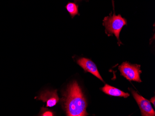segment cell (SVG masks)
I'll return each mask as SVG.
<instances>
[{"mask_svg": "<svg viewBox=\"0 0 155 116\" xmlns=\"http://www.w3.org/2000/svg\"><path fill=\"white\" fill-rule=\"evenodd\" d=\"M67 116H84L87 113V102L81 87L74 81L68 86L63 99Z\"/></svg>", "mask_w": 155, "mask_h": 116, "instance_id": "cell-1", "label": "cell"}, {"mask_svg": "<svg viewBox=\"0 0 155 116\" xmlns=\"http://www.w3.org/2000/svg\"><path fill=\"white\" fill-rule=\"evenodd\" d=\"M127 24V21L120 14L114 15L105 17L103 20V25L105 27V33L108 36L114 34L118 41V44H121L119 39V34L123 27Z\"/></svg>", "mask_w": 155, "mask_h": 116, "instance_id": "cell-2", "label": "cell"}, {"mask_svg": "<svg viewBox=\"0 0 155 116\" xmlns=\"http://www.w3.org/2000/svg\"><path fill=\"white\" fill-rule=\"evenodd\" d=\"M121 75L123 76L129 81H137L141 83L140 74L142 71L140 70V65L138 64H131L128 62H124L118 67Z\"/></svg>", "mask_w": 155, "mask_h": 116, "instance_id": "cell-3", "label": "cell"}, {"mask_svg": "<svg viewBox=\"0 0 155 116\" xmlns=\"http://www.w3.org/2000/svg\"><path fill=\"white\" fill-rule=\"evenodd\" d=\"M133 95V97L135 99L137 104L140 108L142 116H155V111L152 108L150 101L147 100L142 96L138 94L136 92L133 90L130 89Z\"/></svg>", "mask_w": 155, "mask_h": 116, "instance_id": "cell-4", "label": "cell"}, {"mask_svg": "<svg viewBox=\"0 0 155 116\" xmlns=\"http://www.w3.org/2000/svg\"><path fill=\"white\" fill-rule=\"evenodd\" d=\"M77 64L82 67L85 72L92 74L103 82H104L98 72L96 65L91 60L86 58H81L77 61Z\"/></svg>", "mask_w": 155, "mask_h": 116, "instance_id": "cell-5", "label": "cell"}, {"mask_svg": "<svg viewBox=\"0 0 155 116\" xmlns=\"http://www.w3.org/2000/svg\"><path fill=\"white\" fill-rule=\"evenodd\" d=\"M38 99L46 102V106L49 107L54 106L59 101L57 90L46 91L41 92Z\"/></svg>", "mask_w": 155, "mask_h": 116, "instance_id": "cell-6", "label": "cell"}, {"mask_svg": "<svg viewBox=\"0 0 155 116\" xmlns=\"http://www.w3.org/2000/svg\"><path fill=\"white\" fill-rule=\"evenodd\" d=\"M101 89L104 93L112 96L121 97L126 98L130 96V94L127 92H124L119 89L109 85L105 84L103 87L101 88Z\"/></svg>", "mask_w": 155, "mask_h": 116, "instance_id": "cell-7", "label": "cell"}, {"mask_svg": "<svg viewBox=\"0 0 155 116\" xmlns=\"http://www.w3.org/2000/svg\"><path fill=\"white\" fill-rule=\"evenodd\" d=\"M79 6L75 3L69 2L66 6V9L68 10L72 17H74L77 14H79L78 10Z\"/></svg>", "mask_w": 155, "mask_h": 116, "instance_id": "cell-8", "label": "cell"}, {"mask_svg": "<svg viewBox=\"0 0 155 116\" xmlns=\"http://www.w3.org/2000/svg\"><path fill=\"white\" fill-rule=\"evenodd\" d=\"M42 109L44 110L43 112H42V113L41 114V116H54V114H53V112L52 111H50L49 110H45V109H44V108H42Z\"/></svg>", "mask_w": 155, "mask_h": 116, "instance_id": "cell-9", "label": "cell"}, {"mask_svg": "<svg viewBox=\"0 0 155 116\" xmlns=\"http://www.w3.org/2000/svg\"><path fill=\"white\" fill-rule=\"evenodd\" d=\"M150 102H151V103H153V105H154V106H155V97H154L150 99Z\"/></svg>", "mask_w": 155, "mask_h": 116, "instance_id": "cell-10", "label": "cell"}, {"mask_svg": "<svg viewBox=\"0 0 155 116\" xmlns=\"http://www.w3.org/2000/svg\"><path fill=\"white\" fill-rule=\"evenodd\" d=\"M76 1H78V0H75Z\"/></svg>", "mask_w": 155, "mask_h": 116, "instance_id": "cell-11", "label": "cell"}]
</instances>
